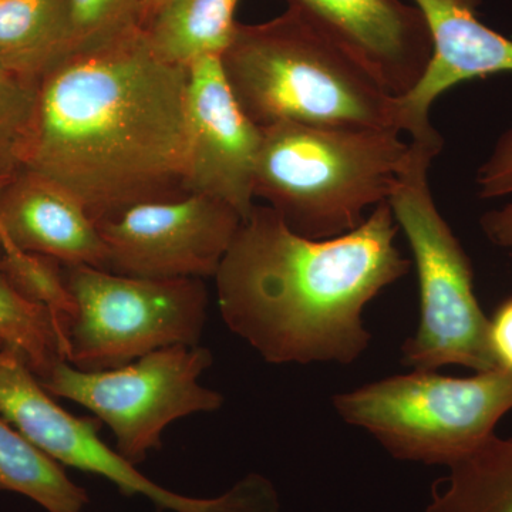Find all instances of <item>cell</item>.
<instances>
[{"instance_id": "6da1fadb", "label": "cell", "mask_w": 512, "mask_h": 512, "mask_svg": "<svg viewBox=\"0 0 512 512\" xmlns=\"http://www.w3.org/2000/svg\"><path fill=\"white\" fill-rule=\"evenodd\" d=\"M188 69L144 32L60 59L37 82L26 170L60 185L96 224L188 194Z\"/></svg>"}, {"instance_id": "7a4b0ae2", "label": "cell", "mask_w": 512, "mask_h": 512, "mask_svg": "<svg viewBox=\"0 0 512 512\" xmlns=\"http://www.w3.org/2000/svg\"><path fill=\"white\" fill-rule=\"evenodd\" d=\"M397 231L389 202L332 239L303 238L255 205L214 276L225 325L272 365L356 362L372 340L367 303L412 266Z\"/></svg>"}, {"instance_id": "3957f363", "label": "cell", "mask_w": 512, "mask_h": 512, "mask_svg": "<svg viewBox=\"0 0 512 512\" xmlns=\"http://www.w3.org/2000/svg\"><path fill=\"white\" fill-rule=\"evenodd\" d=\"M221 66L259 128L292 123L404 134L399 97L292 12L266 25H238Z\"/></svg>"}, {"instance_id": "277c9868", "label": "cell", "mask_w": 512, "mask_h": 512, "mask_svg": "<svg viewBox=\"0 0 512 512\" xmlns=\"http://www.w3.org/2000/svg\"><path fill=\"white\" fill-rule=\"evenodd\" d=\"M261 130L255 198L309 239L355 231L369 208L389 202L424 148H443L375 128L282 123Z\"/></svg>"}, {"instance_id": "5b68a950", "label": "cell", "mask_w": 512, "mask_h": 512, "mask_svg": "<svg viewBox=\"0 0 512 512\" xmlns=\"http://www.w3.org/2000/svg\"><path fill=\"white\" fill-rule=\"evenodd\" d=\"M333 407L397 460L451 467L494 436L511 412L512 369L466 379L413 370L338 394Z\"/></svg>"}, {"instance_id": "8992f818", "label": "cell", "mask_w": 512, "mask_h": 512, "mask_svg": "<svg viewBox=\"0 0 512 512\" xmlns=\"http://www.w3.org/2000/svg\"><path fill=\"white\" fill-rule=\"evenodd\" d=\"M439 153L433 148L421 151L389 200L412 249L419 281V328L404 342L402 362L423 372L443 366L488 372L498 367L490 345V318L474 292L470 258L440 214L427 181Z\"/></svg>"}, {"instance_id": "52a82bcc", "label": "cell", "mask_w": 512, "mask_h": 512, "mask_svg": "<svg viewBox=\"0 0 512 512\" xmlns=\"http://www.w3.org/2000/svg\"><path fill=\"white\" fill-rule=\"evenodd\" d=\"M76 313L66 333V362L84 372L126 366L154 350L198 345L207 323L202 279L136 278L64 265Z\"/></svg>"}, {"instance_id": "ba28073f", "label": "cell", "mask_w": 512, "mask_h": 512, "mask_svg": "<svg viewBox=\"0 0 512 512\" xmlns=\"http://www.w3.org/2000/svg\"><path fill=\"white\" fill-rule=\"evenodd\" d=\"M211 365L210 350L175 345L100 372L60 362L39 383L52 396L96 414L116 436L117 451L136 466L161 447L168 424L221 409L224 396L200 383Z\"/></svg>"}, {"instance_id": "9c48e42d", "label": "cell", "mask_w": 512, "mask_h": 512, "mask_svg": "<svg viewBox=\"0 0 512 512\" xmlns=\"http://www.w3.org/2000/svg\"><path fill=\"white\" fill-rule=\"evenodd\" d=\"M0 416L57 463L107 478L121 493L150 498L160 510L281 512L274 484L259 474L217 498L187 497L154 483L99 439L93 420L62 409L18 356L0 362Z\"/></svg>"}, {"instance_id": "30bf717a", "label": "cell", "mask_w": 512, "mask_h": 512, "mask_svg": "<svg viewBox=\"0 0 512 512\" xmlns=\"http://www.w3.org/2000/svg\"><path fill=\"white\" fill-rule=\"evenodd\" d=\"M242 218L202 194L148 202L97 225L109 271L147 279L214 278Z\"/></svg>"}, {"instance_id": "8fae6325", "label": "cell", "mask_w": 512, "mask_h": 512, "mask_svg": "<svg viewBox=\"0 0 512 512\" xmlns=\"http://www.w3.org/2000/svg\"><path fill=\"white\" fill-rule=\"evenodd\" d=\"M188 194L225 202L247 220L255 207L262 130L239 106L221 57L188 67Z\"/></svg>"}, {"instance_id": "7c38bea8", "label": "cell", "mask_w": 512, "mask_h": 512, "mask_svg": "<svg viewBox=\"0 0 512 512\" xmlns=\"http://www.w3.org/2000/svg\"><path fill=\"white\" fill-rule=\"evenodd\" d=\"M286 2L289 12L362 64L393 96H406L426 72L433 46L416 5L402 0Z\"/></svg>"}, {"instance_id": "4fadbf2b", "label": "cell", "mask_w": 512, "mask_h": 512, "mask_svg": "<svg viewBox=\"0 0 512 512\" xmlns=\"http://www.w3.org/2000/svg\"><path fill=\"white\" fill-rule=\"evenodd\" d=\"M431 37L430 62L416 86L399 97L404 134L417 143L444 146L430 123V109L451 87L498 73H512V40L477 18L481 0H413Z\"/></svg>"}, {"instance_id": "5bb4252c", "label": "cell", "mask_w": 512, "mask_h": 512, "mask_svg": "<svg viewBox=\"0 0 512 512\" xmlns=\"http://www.w3.org/2000/svg\"><path fill=\"white\" fill-rule=\"evenodd\" d=\"M0 248L109 271L96 222L60 185L26 168L10 177L0 194Z\"/></svg>"}, {"instance_id": "9a60e30c", "label": "cell", "mask_w": 512, "mask_h": 512, "mask_svg": "<svg viewBox=\"0 0 512 512\" xmlns=\"http://www.w3.org/2000/svg\"><path fill=\"white\" fill-rule=\"evenodd\" d=\"M74 36L69 0H0V63L39 82Z\"/></svg>"}, {"instance_id": "2e32d148", "label": "cell", "mask_w": 512, "mask_h": 512, "mask_svg": "<svg viewBox=\"0 0 512 512\" xmlns=\"http://www.w3.org/2000/svg\"><path fill=\"white\" fill-rule=\"evenodd\" d=\"M239 0H167L156 12L148 45L165 63L188 67L204 57H221L237 32Z\"/></svg>"}, {"instance_id": "e0dca14e", "label": "cell", "mask_w": 512, "mask_h": 512, "mask_svg": "<svg viewBox=\"0 0 512 512\" xmlns=\"http://www.w3.org/2000/svg\"><path fill=\"white\" fill-rule=\"evenodd\" d=\"M448 468L426 512H512V439L494 434Z\"/></svg>"}, {"instance_id": "ac0fdd59", "label": "cell", "mask_w": 512, "mask_h": 512, "mask_svg": "<svg viewBox=\"0 0 512 512\" xmlns=\"http://www.w3.org/2000/svg\"><path fill=\"white\" fill-rule=\"evenodd\" d=\"M0 490L25 495L49 512H82L89 495L63 468L0 417Z\"/></svg>"}, {"instance_id": "d6986e66", "label": "cell", "mask_w": 512, "mask_h": 512, "mask_svg": "<svg viewBox=\"0 0 512 512\" xmlns=\"http://www.w3.org/2000/svg\"><path fill=\"white\" fill-rule=\"evenodd\" d=\"M0 346L18 355L37 380L66 362L62 326L45 306L29 301L0 266Z\"/></svg>"}, {"instance_id": "ffe728a7", "label": "cell", "mask_w": 512, "mask_h": 512, "mask_svg": "<svg viewBox=\"0 0 512 512\" xmlns=\"http://www.w3.org/2000/svg\"><path fill=\"white\" fill-rule=\"evenodd\" d=\"M0 266L23 296L52 312L66 338L76 305L67 286L64 265L49 256L0 248Z\"/></svg>"}, {"instance_id": "44dd1931", "label": "cell", "mask_w": 512, "mask_h": 512, "mask_svg": "<svg viewBox=\"0 0 512 512\" xmlns=\"http://www.w3.org/2000/svg\"><path fill=\"white\" fill-rule=\"evenodd\" d=\"M37 82L0 63V178H10L25 167Z\"/></svg>"}, {"instance_id": "7402d4cb", "label": "cell", "mask_w": 512, "mask_h": 512, "mask_svg": "<svg viewBox=\"0 0 512 512\" xmlns=\"http://www.w3.org/2000/svg\"><path fill=\"white\" fill-rule=\"evenodd\" d=\"M476 184L477 195L483 200L512 197V124L498 137L490 156L478 168ZM480 225L491 244L512 251V201L485 212Z\"/></svg>"}, {"instance_id": "603a6c76", "label": "cell", "mask_w": 512, "mask_h": 512, "mask_svg": "<svg viewBox=\"0 0 512 512\" xmlns=\"http://www.w3.org/2000/svg\"><path fill=\"white\" fill-rule=\"evenodd\" d=\"M74 49L101 45L137 32L133 13L140 0H69Z\"/></svg>"}, {"instance_id": "cb8c5ba5", "label": "cell", "mask_w": 512, "mask_h": 512, "mask_svg": "<svg viewBox=\"0 0 512 512\" xmlns=\"http://www.w3.org/2000/svg\"><path fill=\"white\" fill-rule=\"evenodd\" d=\"M490 345L497 365L512 369V296L490 319Z\"/></svg>"}, {"instance_id": "d4e9b609", "label": "cell", "mask_w": 512, "mask_h": 512, "mask_svg": "<svg viewBox=\"0 0 512 512\" xmlns=\"http://www.w3.org/2000/svg\"><path fill=\"white\" fill-rule=\"evenodd\" d=\"M165 2H167V0H140L141 6L151 9L153 12H157Z\"/></svg>"}, {"instance_id": "484cf974", "label": "cell", "mask_w": 512, "mask_h": 512, "mask_svg": "<svg viewBox=\"0 0 512 512\" xmlns=\"http://www.w3.org/2000/svg\"><path fill=\"white\" fill-rule=\"evenodd\" d=\"M18 355H15V353L9 352V350L3 349L2 346H0V362H6V360L12 359V357H15Z\"/></svg>"}, {"instance_id": "4316f807", "label": "cell", "mask_w": 512, "mask_h": 512, "mask_svg": "<svg viewBox=\"0 0 512 512\" xmlns=\"http://www.w3.org/2000/svg\"><path fill=\"white\" fill-rule=\"evenodd\" d=\"M9 180L10 178H0V194H2V190L5 188V185Z\"/></svg>"}, {"instance_id": "83f0119b", "label": "cell", "mask_w": 512, "mask_h": 512, "mask_svg": "<svg viewBox=\"0 0 512 512\" xmlns=\"http://www.w3.org/2000/svg\"><path fill=\"white\" fill-rule=\"evenodd\" d=\"M158 512H167V511H164V510H160V511H158ZM168 512H170V511H168Z\"/></svg>"}]
</instances>
